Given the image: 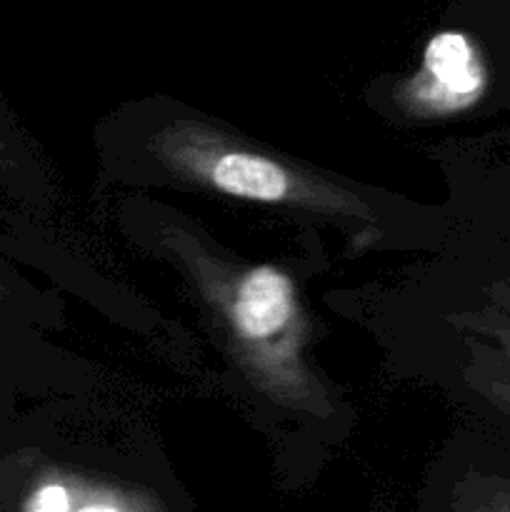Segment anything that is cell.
<instances>
[{
	"mask_svg": "<svg viewBox=\"0 0 510 512\" xmlns=\"http://www.w3.org/2000/svg\"><path fill=\"white\" fill-rule=\"evenodd\" d=\"M490 298H493L495 308L503 310V313L510 315V285L508 283H500L490 290Z\"/></svg>",
	"mask_w": 510,
	"mask_h": 512,
	"instance_id": "cell-8",
	"label": "cell"
},
{
	"mask_svg": "<svg viewBox=\"0 0 510 512\" xmlns=\"http://www.w3.org/2000/svg\"><path fill=\"white\" fill-rule=\"evenodd\" d=\"M75 495L60 480H48L30 493L23 512H73Z\"/></svg>",
	"mask_w": 510,
	"mask_h": 512,
	"instance_id": "cell-6",
	"label": "cell"
},
{
	"mask_svg": "<svg viewBox=\"0 0 510 512\" xmlns=\"http://www.w3.org/2000/svg\"><path fill=\"white\" fill-rule=\"evenodd\" d=\"M490 75L478 43L463 30H440L423 50V65L398 90L408 113L445 118L480 103Z\"/></svg>",
	"mask_w": 510,
	"mask_h": 512,
	"instance_id": "cell-3",
	"label": "cell"
},
{
	"mask_svg": "<svg viewBox=\"0 0 510 512\" xmlns=\"http://www.w3.org/2000/svg\"><path fill=\"white\" fill-rule=\"evenodd\" d=\"M508 363V360H505ZM475 388L495 405V408L503 410L505 415H510V363L508 368H495V365H483V368L475 370Z\"/></svg>",
	"mask_w": 510,
	"mask_h": 512,
	"instance_id": "cell-5",
	"label": "cell"
},
{
	"mask_svg": "<svg viewBox=\"0 0 510 512\" xmlns=\"http://www.w3.org/2000/svg\"><path fill=\"white\" fill-rule=\"evenodd\" d=\"M73 512H130L125 505L115 503V500H108V498H95V500H85V503H80L78 508L73 505Z\"/></svg>",
	"mask_w": 510,
	"mask_h": 512,
	"instance_id": "cell-7",
	"label": "cell"
},
{
	"mask_svg": "<svg viewBox=\"0 0 510 512\" xmlns=\"http://www.w3.org/2000/svg\"><path fill=\"white\" fill-rule=\"evenodd\" d=\"M188 270L240 368L278 403L313 413L330 405L305 363V320L298 283L278 265H240L210 253L193 233L173 228L163 235Z\"/></svg>",
	"mask_w": 510,
	"mask_h": 512,
	"instance_id": "cell-1",
	"label": "cell"
},
{
	"mask_svg": "<svg viewBox=\"0 0 510 512\" xmlns=\"http://www.w3.org/2000/svg\"><path fill=\"white\" fill-rule=\"evenodd\" d=\"M150 153L175 178L245 203L283 205L345 220L375 218L373 208L353 190L198 120L163 125L150 138Z\"/></svg>",
	"mask_w": 510,
	"mask_h": 512,
	"instance_id": "cell-2",
	"label": "cell"
},
{
	"mask_svg": "<svg viewBox=\"0 0 510 512\" xmlns=\"http://www.w3.org/2000/svg\"><path fill=\"white\" fill-rule=\"evenodd\" d=\"M468 325L473 333L483 335L485 340H490L495 353L510 363V315L508 313L495 308V313L470 315Z\"/></svg>",
	"mask_w": 510,
	"mask_h": 512,
	"instance_id": "cell-4",
	"label": "cell"
}]
</instances>
